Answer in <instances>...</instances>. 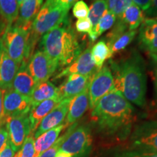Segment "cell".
Masks as SVG:
<instances>
[{"instance_id": "1", "label": "cell", "mask_w": 157, "mask_h": 157, "mask_svg": "<svg viewBox=\"0 0 157 157\" xmlns=\"http://www.w3.org/2000/svg\"><path fill=\"white\" fill-rule=\"evenodd\" d=\"M90 119L92 126L101 138L121 142L132 132L135 109L120 92L113 89L92 109Z\"/></svg>"}, {"instance_id": "2", "label": "cell", "mask_w": 157, "mask_h": 157, "mask_svg": "<svg viewBox=\"0 0 157 157\" xmlns=\"http://www.w3.org/2000/svg\"><path fill=\"white\" fill-rule=\"evenodd\" d=\"M109 64L115 89L130 103L144 107L146 103L147 76L146 63L140 54L133 50L119 61L110 60Z\"/></svg>"}, {"instance_id": "3", "label": "cell", "mask_w": 157, "mask_h": 157, "mask_svg": "<svg viewBox=\"0 0 157 157\" xmlns=\"http://www.w3.org/2000/svg\"><path fill=\"white\" fill-rule=\"evenodd\" d=\"M40 47L58 67L68 66L82 53L75 29L67 17L56 28L43 35Z\"/></svg>"}, {"instance_id": "4", "label": "cell", "mask_w": 157, "mask_h": 157, "mask_svg": "<svg viewBox=\"0 0 157 157\" xmlns=\"http://www.w3.org/2000/svg\"><path fill=\"white\" fill-rule=\"evenodd\" d=\"M31 29L13 24L5 27L2 35V41L9 56L19 65L28 62L33 55L30 45Z\"/></svg>"}, {"instance_id": "5", "label": "cell", "mask_w": 157, "mask_h": 157, "mask_svg": "<svg viewBox=\"0 0 157 157\" xmlns=\"http://www.w3.org/2000/svg\"><path fill=\"white\" fill-rule=\"evenodd\" d=\"M93 132L88 124L71 125L59 151L68 153L72 157H90L93 151Z\"/></svg>"}, {"instance_id": "6", "label": "cell", "mask_w": 157, "mask_h": 157, "mask_svg": "<svg viewBox=\"0 0 157 157\" xmlns=\"http://www.w3.org/2000/svg\"><path fill=\"white\" fill-rule=\"evenodd\" d=\"M69 10L45 2L31 25L30 34L31 45L34 47L39 37L60 24L68 17Z\"/></svg>"}, {"instance_id": "7", "label": "cell", "mask_w": 157, "mask_h": 157, "mask_svg": "<svg viewBox=\"0 0 157 157\" xmlns=\"http://www.w3.org/2000/svg\"><path fill=\"white\" fill-rule=\"evenodd\" d=\"M129 146L146 151L157 153V121H143L132 128Z\"/></svg>"}, {"instance_id": "8", "label": "cell", "mask_w": 157, "mask_h": 157, "mask_svg": "<svg viewBox=\"0 0 157 157\" xmlns=\"http://www.w3.org/2000/svg\"><path fill=\"white\" fill-rule=\"evenodd\" d=\"M114 88L112 72L108 65L103 66L94 74L88 87L90 97V107L93 109L102 98Z\"/></svg>"}, {"instance_id": "9", "label": "cell", "mask_w": 157, "mask_h": 157, "mask_svg": "<svg viewBox=\"0 0 157 157\" xmlns=\"http://www.w3.org/2000/svg\"><path fill=\"white\" fill-rule=\"evenodd\" d=\"M5 125L8 132V141L15 151H17L32 132L29 114L6 117Z\"/></svg>"}, {"instance_id": "10", "label": "cell", "mask_w": 157, "mask_h": 157, "mask_svg": "<svg viewBox=\"0 0 157 157\" xmlns=\"http://www.w3.org/2000/svg\"><path fill=\"white\" fill-rule=\"evenodd\" d=\"M27 66L36 84L48 81L58 68V65L41 50L33 53L28 61Z\"/></svg>"}, {"instance_id": "11", "label": "cell", "mask_w": 157, "mask_h": 157, "mask_svg": "<svg viewBox=\"0 0 157 157\" xmlns=\"http://www.w3.org/2000/svg\"><path fill=\"white\" fill-rule=\"evenodd\" d=\"M3 105L5 118L29 114L31 109L29 97L17 93L12 88L4 91Z\"/></svg>"}, {"instance_id": "12", "label": "cell", "mask_w": 157, "mask_h": 157, "mask_svg": "<svg viewBox=\"0 0 157 157\" xmlns=\"http://www.w3.org/2000/svg\"><path fill=\"white\" fill-rule=\"evenodd\" d=\"M99 70L94 63L91 55V48L82 52L74 61L66 66L55 77V79L63 78L76 74L83 76H93Z\"/></svg>"}, {"instance_id": "13", "label": "cell", "mask_w": 157, "mask_h": 157, "mask_svg": "<svg viewBox=\"0 0 157 157\" xmlns=\"http://www.w3.org/2000/svg\"><path fill=\"white\" fill-rule=\"evenodd\" d=\"M71 100V99L62 100L42 119L34 133V139L38 137L42 133L63 124V121L66 119V116H67Z\"/></svg>"}, {"instance_id": "14", "label": "cell", "mask_w": 157, "mask_h": 157, "mask_svg": "<svg viewBox=\"0 0 157 157\" xmlns=\"http://www.w3.org/2000/svg\"><path fill=\"white\" fill-rule=\"evenodd\" d=\"M138 40L141 47L151 57H157V19L147 17L139 29Z\"/></svg>"}, {"instance_id": "15", "label": "cell", "mask_w": 157, "mask_h": 157, "mask_svg": "<svg viewBox=\"0 0 157 157\" xmlns=\"http://www.w3.org/2000/svg\"><path fill=\"white\" fill-rule=\"evenodd\" d=\"M19 67L20 65L9 56L0 37V89L3 91L11 89Z\"/></svg>"}, {"instance_id": "16", "label": "cell", "mask_w": 157, "mask_h": 157, "mask_svg": "<svg viewBox=\"0 0 157 157\" xmlns=\"http://www.w3.org/2000/svg\"><path fill=\"white\" fill-rule=\"evenodd\" d=\"M93 76H83L76 74L68 76L67 79L65 80L58 87L60 98L61 100L72 99L79 95L89 87Z\"/></svg>"}, {"instance_id": "17", "label": "cell", "mask_w": 157, "mask_h": 157, "mask_svg": "<svg viewBox=\"0 0 157 157\" xmlns=\"http://www.w3.org/2000/svg\"><path fill=\"white\" fill-rule=\"evenodd\" d=\"M43 5V0H24L19 6L17 18L13 24L31 29L32 23Z\"/></svg>"}, {"instance_id": "18", "label": "cell", "mask_w": 157, "mask_h": 157, "mask_svg": "<svg viewBox=\"0 0 157 157\" xmlns=\"http://www.w3.org/2000/svg\"><path fill=\"white\" fill-rule=\"evenodd\" d=\"M90 107V97L88 88L79 95L71 100L68 111L66 119V125L71 126L76 123L85 113Z\"/></svg>"}, {"instance_id": "19", "label": "cell", "mask_w": 157, "mask_h": 157, "mask_svg": "<svg viewBox=\"0 0 157 157\" xmlns=\"http://www.w3.org/2000/svg\"><path fill=\"white\" fill-rule=\"evenodd\" d=\"M28 62L23 61L13 79L12 89L21 95L29 97L36 82L31 75L27 66Z\"/></svg>"}, {"instance_id": "20", "label": "cell", "mask_w": 157, "mask_h": 157, "mask_svg": "<svg viewBox=\"0 0 157 157\" xmlns=\"http://www.w3.org/2000/svg\"><path fill=\"white\" fill-rule=\"evenodd\" d=\"M61 101V98L60 97H56L46 100L31 107L29 113V117L31 124V129H32L31 134L34 135L42 119Z\"/></svg>"}, {"instance_id": "21", "label": "cell", "mask_w": 157, "mask_h": 157, "mask_svg": "<svg viewBox=\"0 0 157 157\" xmlns=\"http://www.w3.org/2000/svg\"><path fill=\"white\" fill-rule=\"evenodd\" d=\"M94 157H157V153L120 146L101 149Z\"/></svg>"}, {"instance_id": "22", "label": "cell", "mask_w": 157, "mask_h": 157, "mask_svg": "<svg viewBox=\"0 0 157 157\" xmlns=\"http://www.w3.org/2000/svg\"><path fill=\"white\" fill-rule=\"evenodd\" d=\"M56 97H60L58 87L48 80L37 83L31 92L29 98L32 107L41 102Z\"/></svg>"}, {"instance_id": "23", "label": "cell", "mask_w": 157, "mask_h": 157, "mask_svg": "<svg viewBox=\"0 0 157 157\" xmlns=\"http://www.w3.org/2000/svg\"><path fill=\"white\" fill-rule=\"evenodd\" d=\"M65 127H66V125L63 123L60 126L42 133L36 137L34 140L35 157H38L41 154L50 148L58 140L59 135Z\"/></svg>"}, {"instance_id": "24", "label": "cell", "mask_w": 157, "mask_h": 157, "mask_svg": "<svg viewBox=\"0 0 157 157\" xmlns=\"http://www.w3.org/2000/svg\"><path fill=\"white\" fill-rule=\"evenodd\" d=\"M121 21L126 24L129 30H137L145 19L143 12L136 5L132 3L119 16Z\"/></svg>"}, {"instance_id": "25", "label": "cell", "mask_w": 157, "mask_h": 157, "mask_svg": "<svg viewBox=\"0 0 157 157\" xmlns=\"http://www.w3.org/2000/svg\"><path fill=\"white\" fill-rule=\"evenodd\" d=\"M19 5L17 0H0V15L5 27L10 26L17 18Z\"/></svg>"}, {"instance_id": "26", "label": "cell", "mask_w": 157, "mask_h": 157, "mask_svg": "<svg viewBox=\"0 0 157 157\" xmlns=\"http://www.w3.org/2000/svg\"><path fill=\"white\" fill-rule=\"evenodd\" d=\"M137 33V30H127L111 40L108 41L106 44L109 46L112 56L124 50L132 42Z\"/></svg>"}, {"instance_id": "27", "label": "cell", "mask_w": 157, "mask_h": 157, "mask_svg": "<svg viewBox=\"0 0 157 157\" xmlns=\"http://www.w3.org/2000/svg\"><path fill=\"white\" fill-rule=\"evenodd\" d=\"M91 55L94 63L98 69L103 67L105 60L112 57L109 46L103 40L99 41L94 45L91 49Z\"/></svg>"}, {"instance_id": "28", "label": "cell", "mask_w": 157, "mask_h": 157, "mask_svg": "<svg viewBox=\"0 0 157 157\" xmlns=\"http://www.w3.org/2000/svg\"><path fill=\"white\" fill-rule=\"evenodd\" d=\"M116 21H117V16L113 13L108 10L100 20L95 28L93 29L91 34H89L90 40L92 42H95L98 37L101 36L103 33L112 28L115 24Z\"/></svg>"}, {"instance_id": "29", "label": "cell", "mask_w": 157, "mask_h": 157, "mask_svg": "<svg viewBox=\"0 0 157 157\" xmlns=\"http://www.w3.org/2000/svg\"><path fill=\"white\" fill-rule=\"evenodd\" d=\"M108 11L107 0H95L93 1L89 8L88 18L93 24V29H95L103 15Z\"/></svg>"}, {"instance_id": "30", "label": "cell", "mask_w": 157, "mask_h": 157, "mask_svg": "<svg viewBox=\"0 0 157 157\" xmlns=\"http://www.w3.org/2000/svg\"><path fill=\"white\" fill-rule=\"evenodd\" d=\"M132 3V0H107L108 10L119 17Z\"/></svg>"}, {"instance_id": "31", "label": "cell", "mask_w": 157, "mask_h": 157, "mask_svg": "<svg viewBox=\"0 0 157 157\" xmlns=\"http://www.w3.org/2000/svg\"><path fill=\"white\" fill-rule=\"evenodd\" d=\"M34 135L30 134L25 139L21 148L17 153V157H35Z\"/></svg>"}, {"instance_id": "32", "label": "cell", "mask_w": 157, "mask_h": 157, "mask_svg": "<svg viewBox=\"0 0 157 157\" xmlns=\"http://www.w3.org/2000/svg\"><path fill=\"white\" fill-rule=\"evenodd\" d=\"M73 15L78 20L87 18L89 15V7L82 0L78 1L74 5Z\"/></svg>"}, {"instance_id": "33", "label": "cell", "mask_w": 157, "mask_h": 157, "mask_svg": "<svg viewBox=\"0 0 157 157\" xmlns=\"http://www.w3.org/2000/svg\"><path fill=\"white\" fill-rule=\"evenodd\" d=\"M75 29L77 32L82 34H90L93 31V24L90 19L87 18L79 19L75 23Z\"/></svg>"}, {"instance_id": "34", "label": "cell", "mask_w": 157, "mask_h": 157, "mask_svg": "<svg viewBox=\"0 0 157 157\" xmlns=\"http://www.w3.org/2000/svg\"><path fill=\"white\" fill-rule=\"evenodd\" d=\"M65 136H66V132H65L61 137H58V139L57 140L56 142L50 148L48 149L47 151H45L43 152L42 154H41L38 157H56L57 152L58 151L59 148H60L63 140H64Z\"/></svg>"}, {"instance_id": "35", "label": "cell", "mask_w": 157, "mask_h": 157, "mask_svg": "<svg viewBox=\"0 0 157 157\" xmlns=\"http://www.w3.org/2000/svg\"><path fill=\"white\" fill-rule=\"evenodd\" d=\"M78 0H46V2L70 9Z\"/></svg>"}, {"instance_id": "36", "label": "cell", "mask_w": 157, "mask_h": 157, "mask_svg": "<svg viewBox=\"0 0 157 157\" xmlns=\"http://www.w3.org/2000/svg\"><path fill=\"white\" fill-rule=\"evenodd\" d=\"M5 124V123L0 125V151L2 150L8 140V132Z\"/></svg>"}, {"instance_id": "37", "label": "cell", "mask_w": 157, "mask_h": 157, "mask_svg": "<svg viewBox=\"0 0 157 157\" xmlns=\"http://www.w3.org/2000/svg\"><path fill=\"white\" fill-rule=\"evenodd\" d=\"M16 151L11 146L8 140L2 150L0 151V157H14Z\"/></svg>"}, {"instance_id": "38", "label": "cell", "mask_w": 157, "mask_h": 157, "mask_svg": "<svg viewBox=\"0 0 157 157\" xmlns=\"http://www.w3.org/2000/svg\"><path fill=\"white\" fill-rule=\"evenodd\" d=\"M132 3L136 5L143 12H148L151 7L152 0H132Z\"/></svg>"}, {"instance_id": "39", "label": "cell", "mask_w": 157, "mask_h": 157, "mask_svg": "<svg viewBox=\"0 0 157 157\" xmlns=\"http://www.w3.org/2000/svg\"><path fill=\"white\" fill-rule=\"evenodd\" d=\"M153 61L154 62V82L155 90V109L157 113V57H152Z\"/></svg>"}, {"instance_id": "40", "label": "cell", "mask_w": 157, "mask_h": 157, "mask_svg": "<svg viewBox=\"0 0 157 157\" xmlns=\"http://www.w3.org/2000/svg\"><path fill=\"white\" fill-rule=\"evenodd\" d=\"M3 98L4 91L0 89V125L5 123V117L4 113V105H3Z\"/></svg>"}, {"instance_id": "41", "label": "cell", "mask_w": 157, "mask_h": 157, "mask_svg": "<svg viewBox=\"0 0 157 157\" xmlns=\"http://www.w3.org/2000/svg\"><path fill=\"white\" fill-rule=\"evenodd\" d=\"M146 13L148 16H151L153 17H157V0H152L151 7Z\"/></svg>"}, {"instance_id": "42", "label": "cell", "mask_w": 157, "mask_h": 157, "mask_svg": "<svg viewBox=\"0 0 157 157\" xmlns=\"http://www.w3.org/2000/svg\"><path fill=\"white\" fill-rule=\"evenodd\" d=\"M56 157H72L71 155H70L68 153L64 152V151H59L57 152V154L56 155Z\"/></svg>"}, {"instance_id": "43", "label": "cell", "mask_w": 157, "mask_h": 157, "mask_svg": "<svg viewBox=\"0 0 157 157\" xmlns=\"http://www.w3.org/2000/svg\"><path fill=\"white\" fill-rule=\"evenodd\" d=\"M23 1H24V0H17V4H18V5H19V6L21 5V3H22Z\"/></svg>"}, {"instance_id": "44", "label": "cell", "mask_w": 157, "mask_h": 157, "mask_svg": "<svg viewBox=\"0 0 157 157\" xmlns=\"http://www.w3.org/2000/svg\"><path fill=\"white\" fill-rule=\"evenodd\" d=\"M14 157H17V154H15V156H14Z\"/></svg>"}, {"instance_id": "45", "label": "cell", "mask_w": 157, "mask_h": 157, "mask_svg": "<svg viewBox=\"0 0 157 157\" xmlns=\"http://www.w3.org/2000/svg\"><path fill=\"white\" fill-rule=\"evenodd\" d=\"M0 21H1V15H0Z\"/></svg>"}, {"instance_id": "46", "label": "cell", "mask_w": 157, "mask_h": 157, "mask_svg": "<svg viewBox=\"0 0 157 157\" xmlns=\"http://www.w3.org/2000/svg\"><path fill=\"white\" fill-rule=\"evenodd\" d=\"M92 1H95V0H92Z\"/></svg>"}, {"instance_id": "47", "label": "cell", "mask_w": 157, "mask_h": 157, "mask_svg": "<svg viewBox=\"0 0 157 157\" xmlns=\"http://www.w3.org/2000/svg\"><path fill=\"white\" fill-rule=\"evenodd\" d=\"M156 19H157V17H156Z\"/></svg>"}]
</instances>
